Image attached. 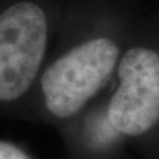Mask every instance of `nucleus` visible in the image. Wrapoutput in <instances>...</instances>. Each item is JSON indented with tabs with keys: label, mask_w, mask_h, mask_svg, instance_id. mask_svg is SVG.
Wrapping results in <instances>:
<instances>
[{
	"label": "nucleus",
	"mask_w": 159,
	"mask_h": 159,
	"mask_svg": "<svg viewBox=\"0 0 159 159\" xmlns=\"http://www.w3.org/2000/svg\"><path fill=\"white\" fill-rule=\"evenodd\" d=\"M118 53L113 40L101 37L84 43L56 60L41 78L48 110L60 118L77 114L106 84Z\"/></svg>",
	"instance_id": "obj_1"
},
{
	"label": "nucleus",
	"mask_w": 159,
	"mask_h": 159,
	"mask_svg": "<svg viewBox=\"0 0 159 159\" xmlns=\"http://www.w3.org/2000/svg\"><path fill=\"white\" fill-rule=\"evenodd\" d=\"M45 13L29 2L0 15V101H12L28 90L47 47Z\"/></svg>",
	"instance_id": "obj_2"
},
{
	"label": "nucleus",
	"mask_w": 159,
	"mask_h": 159,
	"mask_svg": "<svg viewBox=\"0 0 159 159\" xmlns=\"http://www.w3.org/2000/svg\"><path fill=\"white\" fill-rule=\"evenodd\" d=\"M119 88L107 107V119L117 131L141 135L159 121V53L133 48L118 65Z\"/></svg>",
	"instance_id": "obj_3"
},
{
	"label": "nucleus",
	"mask_w": 159,
	"mask_h": 159,
	"mask_svg": "<svg viewBox=\"0 0 159 159\" xmlns=\"http://www.w3.org/2000/svg\"><path fill=\"white\" fill-rule=\"evenodd\" d=\"M0 159H29V157L12 143L0 141Z\"/></svg>",
	"instance_id": "obj_4"
}]
</instances>
